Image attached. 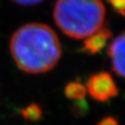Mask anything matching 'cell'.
Listing matches in <instances>:
<instances>
[{"label":"cell","instance_id":"cell-1","mask_svg":"<svg viewBox=\"0 0 125 125\" xmlns=\"http://www.w3.org/2000/svg\"><path fill=\"white\" fill-rule=\"evenodd\" d=\"M9 49L19 69L30 74L50 72L62 55L57 33L48 25L39 22L20 27L10 38Z\"/></svg>","mask_w":125,"mask_h":125},{"label":"cell","instance_id":"cell-2","mask_svg":"<svg viewBox=\"0 0 125 125\" xmlns=\"http://www.w3.org/2000/svg\"><path fill=\"white\" fill-rule=\"evenodd\" d=\"M53 17L66 35L83 39L103 27L106 7L101 0H57Z\"/></svg>","mask_w":125,"mask_h":125},{"label":"cell","instance_id":"cell-3","mask_svg":"<svg viewBox=\"0 0 125 125\" xmlns=\"http://www.w3.org/2000/svg\"><path fill=\"white\" fill-rule=\"evenodd\" d=\"M86 92L97 102H107L119 94V88L110 73L99 72L94 73L86 82Z\"/></svg>","mask_w":125,"mask_h":125},{"label":"cell","instance_id":"cell-4","mask_svg":"<svg viewBox=\"0 0 125 125\" xmlns=\"http://www.w3.org/2000/svg\"><path fill=\"white\" fill-rule=\"evenodd\" d=\"M124 32L116 37L108 46L107 54L111 59L112 70L120 78L124 77Z\"/></svg>","mask_w":125,"mask_h":125},{"label":"cell","instance_id":"cell-5","mask_svg":"<svg viewBox=\"0 0 125 125\" xmlns=\"http://www.w3.org/2000/svg\"><path fill=\"white\" fill-rule=\"evenodd\" d=\"M112 31L107 27H101L97 31L87 37L83 42L81 52L87 55H95L106 46L108 40L111 38Z\"/></svg>","mask_w":125,"mask_h":125},{"label":"cell","instance_id":"cell-6","mask_svg":"<svg viewBox=\"0 0 125 125\" xmlns=\"http://www.w3.org/2000/svg\"><path fill=\"white\" fill-rule=\"evenodd\" d=\"M86 88L83 83L77 81H72L68 83L65 89H64V94L65 96L68 99L71 100H80V99H84L86 95Z\"/></svg>","mask_w":125,"mask_h":125},{"label":"cell","instance_id":"cell-7","mask_svg":"<svg viewBox=\"0 0 125 125\" xmlns=\"http://www.w3.org/2000/svg\"><path fill=\"white\" fill-rule=\"evenodd\" d=\"M21 114L25 121H31V122L39 121L43 118L42 107L36 103H31L29 106L21 108Z\"/></svg>","mask_w":125,"mask_h":125},{"label":"cell","instance_id":"cell-8","mask_svg":"<svg viewBox=\"0 0 125 125\" xmlns=\"http://www.w3.org/2000/svg\"><path fill=\"white\" fill-rule=\"evenodd\" d=\"M89 110L88 103L85 101V99L75 100L72 106V114L75 117H83L85 116Z\"/></svg>","mask_w":125,"mask_h":125},{"label":"cell","instance_id":"cell-9","mask_svg":"<svg viewBox=\"0 0 125 125\" xmlns=\"http://www.w3.org/2000/svg\"><path fill=\"white\" fill-rule=\"evenodd\" d=\"M108 2L117 13L124 16V0H108Z\"/></svg>","mask_w":125,"mask_h":125},{"label":"cell","instance_id":"cell-10","mask_svg":"<svg viewBox=\"0 0 125 125\" xmlns=\"http://www.w3.org/2000/svg\"><path fill=\"white\" fill-rule=\"evenodd\" d=\"M95 125H120L119 120L115 116L108 115L102 118Z\"/></svg>","mask_w":125,"mask_h":125},{"label":"cell","instance_id":"cell-11","mask_svg":"<svg viewBox=\"0 0 125 125\" xmlns=\"http://www.w3.org/2000/svg\"><path fill=\"white\" fill-rule=\"evenodd\" d=\"M11 1L21 6H34L42 3L44 0H11Z\"/></svg>","mask_w":125,"mask_h":125}]
</instances>
